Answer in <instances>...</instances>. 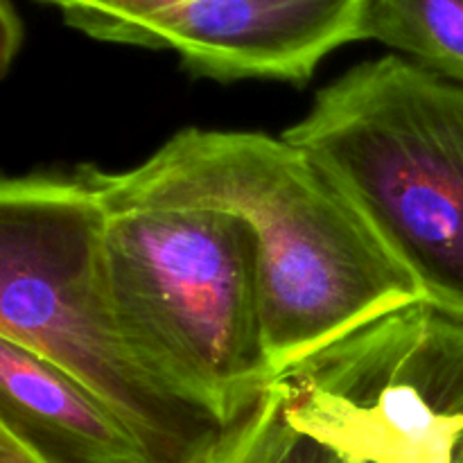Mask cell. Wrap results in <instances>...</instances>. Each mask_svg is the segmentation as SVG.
I'll use <instances>...</instances> for the list:
<instances>
[{
	"label": "cell",
	"instance_id": "obj_9",
	"mask_svg": "<svg viewBox=\"0 0 463 463\" xmlns=\"http://www.w3.org/2000/svg\"><path fill=\"white\" fill-rule=\"evenodd\" d=\"M197 463H348L289 425L276 383L233 425L222 430Z\"/></svg>",
	"mask_w": 463,
	"mask_h": 463
},
{
	"label": "cell",
	"instance_id": "obj_10",
	"mask_svg": "<svg viewBox=\"0 0 463 463\" xmlns=\"http://www.w3.org/2000/svg\"><path fill=\"white\" fill-rule=\"evenodd\" d=\"M61 12L63 23L95 41L134 45L140 27L181 0H36Z\"/></svg>",
	"mask_w": 463,
	"mask_h": 463
},
{
	"label": "cell",
	"instance_id": "obj_2",
	"mask_svg": "<svg viewBox=\"0 0 463 463\" xmlns=\"http://www.w3.org/2000/svg\"><path fill=\"white\" fill-rule=\"evenodd\" d=\"M95 269L131 355L170 396L220 428L265 396L274 375L258 249L240 217L206 208H104Z\"/></svg>",
	"mask_w": 463,
	"mask_h": 463
},
{
	"label": "cell",
	"instance_id": "obj_4",
	"mask_svg": "<svg viewBox=\"0 0 463 463\" xmlns=\"http://www.w3.org/2000/svg\"><path fill=\"white\" fill-rule=\"evenodd\" d=\"M104 206L84 165L0 184V337L102 398L149 463H197L224 428L158 387L104 301L95 244Z\"/></svg>",
	"mask_w": 463,
	"mask_h": 463
},
{
	"label": "cell",
	"instance_id": "obj_7",
	"mask_svg": "<svg viewBox=\"0 0 463 463\" xmlns=\"http://www.w3.org/2000/svg\"><path fill=\"white\" fill-rule=\"evenodd\" d=\"M0 430L45 463H149L125 420L39 353L0 337Z\"/></svg>",
	"mask_w": 463,
	"mask_h": 463
},
{
	"label": "cell",
	"instance_id": "obj_8",
	"mask_svg": "<svg viewBox=\"0 0 463 463\" xmlns=\"http://www.w3.org/2000/svg\"><path fill=\"white\" fill-rule=\"evenodd\" d=\"M360 41L463 86V0H362Z\"/></svg>",
	"mask_w": 463,
	"mask_h": 463
},
{
	"label": "cell",
	"instance_id": "obj_6",
	"mask_svg": "<svg viewBox=\"0 0 463 463\" xmlns=\"http://www.w3.org/2000/svg\"><path fill=\"white\" fill-rule=\"evenodd\" d=\"M360 16L362 0H181L134 45L172 50L208 80L306 84L330 52L360 41Z\"/></svg>",
	"mask_w": 463,
	"mask_h": 463
},
{
	"label": "cell",
	"instance_id": "obj_3",
	"mask_svg": "<svg viewBox=\"0 0 463 463\" xmlns=\"http://www.w3.org/2000/svg\"><path fill=\"white\" fill-rule=\"evenodd\" d=\"M357 208L423 301L463 317V86L384 54L283 131Z\"/></svg>",
	"mask_w": 463,
	"mask_h": 463
},
{
	"label": "cell",
	"instance_id": "obj_12",
	"mask_svg": "<svg viewBox=\"0 0 463 463\" xmlns=\"http://www.w3.org/2000/svg\"><path fill=\"white\" fill-rule=\"evenodd\" d=\"M0 463H45L9 432L0 430Z\"/></svg>",
	"mask_w": 463,
	"mask_h": 463
},
{
	"label": "cell",
	"instance_id": "obj_11",
	"mask_svg": "<svg viewBox=\"0 0 463 463\" xmlns=\"http://www.w3.org/2000/svg\"><path fill=\"white\" fill-rule=\"evenodd\" d=\"M23 45V21L12 0H0V66L9 71Z\"/></svg>",
	"mask_w": 463,
	"mask_h": 463
},
{
	"label": "cell",
	"instance_id": "obj_5",
	"mask_svg": "<svg viewBox=\"0 0 463 463\" xmlns=\"http://www.w3.org/2000/svg\"><path fill=\"white\" fill-rule=\"evenodd\" d=\"M303 437L348 463H463V317L396 307L274 380Z\"/></svg>",
	"mask_w": 463,
	"mask_h": 463
},
{
	"label": "cell",
	"instance_id": "obj_1",
	"mask_svg": "<svg viewBox=\"0 0 463 463\" xmlns=\"http://www.w3.org/2000/svg\"><path fill=\"white\" fill-rule=\"evenodd\" d=\"M84 170L107 211L206 208L249 226L274 380L375 317L423 301L346 194L283 136L185 127L129 170Z\"/></svg>",
	"mask_w": 463,
	"mask_h": 463
}]
</instances>
